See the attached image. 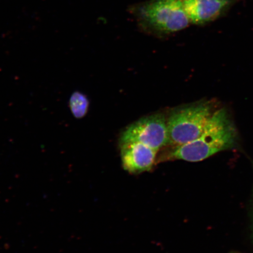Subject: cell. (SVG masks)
<instances>
[{
    "instance_id": "3957f363",
    "label": "cell",
    "mask_w": 253,
    "mask_h": 253,
    "mask_svg": "<svg viewBox=\"0 0 253 253\" xmlns=\"http://www.w3.org/2000/svg\"><path fill=\"white\" fill-rule=\"evenodd\" d=\"M142 23L162 33H173L185 29L191 21L182 0H153L139 10Z\"/></svg>"
},
{
    "instance_id": "6da1fadb",
    "label": "cell",
    "mask_w": 253,
    "mask_h": 253,
    "mask_svg": "<svg viewBox=\"0 0 253 253\" xmlns=\"http://www.w3.org/2000/svg\"><path fill=\"white\" fill-rule=\"evenodd\" d=\"M237 131L226 109L213 112L202 134L196 140L175 146L170 154L173 159L199 162L235 145Z\"/></svg>"
},
{
    "instance_id": "8992f818",
    "label": "cell",
    "mask_w": 253,
    "mask_h": 253,
    "mask_svg": "<svg viewBox=\"0 0 253 253\" xmlns=\"http://www.w3.org/2000/svg\"><path fill=\"white\" fill-rule=\"evenodd\" d=\"M123 169L130 173H140L153 167L157 151L140 142L120 144Z\"/></svg>"
},
{
    "instance_id": "5b68a950",
    "label": "cell",
    "mask_w": 253,
    "mask_h": 253,
    "mask_svg": "<svg viewBox=\"0 0 253 253\" xmlns=\"http://www.w3.org/2000/svg\"><path fill=\"white\" fill-rule=\"evenodd\" d=\"M239 0H182L191 23L202 25L216 20Z\"/></svg>"
},
{
    "instance_id": "52a82bcc",
    "label": "cell",
    "mask_w": 253,
    "mask_h": 253,
    "mask_svg": "<svg viewBox=\"0 0 253 253\" xmlns=\"http://www.w3.org/2000/svg\"><path fill=\"white\" fill-rule=\"evenodd\" d=\"M71 112L76 119H81L86 116L89 107L88 98L81 91H75L69 99Z\"/></svg>"
},
{
    "instance_id": "7a4b0ae2",
    "label": "cell",
    "mask_w": 253,
    "mask_h": 253,
    "mask_svg": "<svg viewBox=\"0 0 253 253\" xmlns=\"http://www.w3.org/2000/svg\"><path fill=\"white\" fill-rule=\"evenodd\" d=\"M214 112L211 103L192 104L174 110L167 119L169 144L179 146L196 140Z\"/></svg>"
},
{
    "instance_id": "277c9868",
    "label": "cell",
    "mask_w": 253,
    "mask_h": 253,
    "mask_svg": "<svg viewBox=\"0 0 253 253\" xmlns=\"http://www.w3.org/2000/svg\"><path fill=\"white\" fill-rule=\"evenodd\" d=\"M140 142L157 151L169 144L167 119L161 114H156L137 120L122 132L120 144Z\"/></svg>"
}]
</instances>
